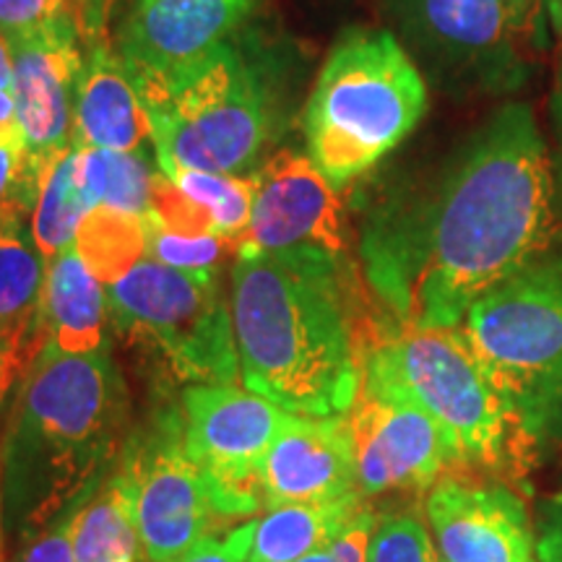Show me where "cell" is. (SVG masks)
Returning a JSON list of instances; mask_svg holds the SVG:
<instances>
[{
	"label": "cell",
	"instance_id": "cell-1",
	"mask_svg": "<svg viewBox=\"0 0 562 562\" xmlns=\"http://www.w3.org/2000/svg\"><path fill=\"white\" fill-rule=\"evenodd\" d=\"M558 235L552 149L531 104L508 102L432 186L370 222L362 258L398 326L459 328L476 300L552 250Z\"/></svg>",
	"mask_w": 562,
	"mask_h": 562
},
{
	"label": "cell",
	"instance_id": "cell-2",
	"mask_svg": "<svg viewBox=\"0 0 562 562\" xmlns=\"http://www.w3.org/2000/svg\"><path fill=\"white\" fill-rule=\"evenodd\" d=\"M229 311L248 391L302 417H339L355 406L362 355L339 256L237 250Z\"/></svg>",
	"mask_w": 562,
	"mask_h": 562
},
{
	"label": "cell",
	"instance_id": "cell-3",
	"mask_svg": "<svg viewBox=\"0 0 562 562\" xmlns=\"http://www.w3.org/2000/svg\"><path fill=\"white\" fill-rule=\"evenodd\" d=\"M123 404L108 347L70 355L42 341L24 370L5 446L11 508L24 529H45L89 495L97 467L115 442Z\"/></svg>",
	"mask_w": 562,
	"mask_h": 562
},
{
	"label": "cell",
	"instance_id": "cell-4",
	"mask_svg": "<svg viewBox=\"0 0 562 562\" xmlns=\"http://www.w3.org/2000/svg\"><path fill=\"white\" fill-rule=\"evenodd\" d=\"M427 102L425 76L396 34L344 32L307 102V157L341 191L417 128Z\"/></svg>",
	"mask_w": 562,
	"mask_h": 562
},
{
	"label": "cell",
	"instance_id": "cell-5",
	"mask_svg": "<svg viewBox=\"0 0 562 562\" xmlns=\"http://www.w3.org/2000/svg\"><path fill=\"white\" fill-rule=\"evenodd\" d=\"M459 331L508 404L526 453L562 440V248L476 300Z\"/></svg>",
	"mask_w": 562,
	"mask_h": 562
},
{
	"label": "cell",
	"instance_id": "cell-6",
	"mask_svg": "<svg viewBox=\"0 0 562 562\" xmlns=\"http://www.w3.org/2000/svg\"><path fill=\"white\" fill-rule=\"evenodd\" d=\"M362 383L419 404L459 467L497 472L526 453L508 404L459 328L398 326L362 355Z\"/></svg>",
	"mask_w": 562,
	"mask_h": 562
},
{
	"label": "cell",
	"instance_id": "cell-7",
	"mask_svg": "<svg viewBox=\"0 0 562 562\" xmlns=\"http://www.w3.org/2000/svg\"><path fill=\"white\" fill-rule=\"evenodd\" d=\"M138 94L149 115L159 170L243 175L269 138L266 91L229 42L175 81Z\"/></svg>",
	"mask_w": 562,
	"mask_h": 562
},
{
	"label": "cell",
	"instance_id": "cell-8",
	"mask_svg": "<svg viewBox=\"0 0 562 562\" xmlns=\"http://www.w3.org/2000/svg\"><path fill=\"white\" fill-rule=\"evenodd\" d=\"M108 302L115 328L159 351L180 381L211 385L240 378L232 311L216 273L178 271L146 256L108 284Z\"/></svg>",
	"mask_w": 562,
	"mask_h": 562
},
{
	"label": "cell",
	"instance_id": "cell-9",
	"mask_svg": "<svg viewBox=\"0 0 562 562\" xmlns=\"http://www.w3.org/2000/svg\"><path fill=\"white\" fill-rule=\"evenodd\" d=\"M393 34L425 81L453 97H505L529 79L503 0H385Z\"/></svg>",
	"mask_w": 562,
	"mask_h": 562
},
{
	"label": "cell",
	"instance_id": "cell-10",
	"mask_svg": "<svg viewBox=\"0 0 562 562\" xmlns=\"http://www.w3.org/2000/svg\"><path fill=\"white\" fill-rule=\"evenodd\" d=\"M292 414L235 383L191 385L182 393V438L220 518L263 508L261 474L273 440Z\"/></svg>",
	"mask_w": 562,
	"mask_h": 562
},
{
	"label": "cell",
	"instance_id": "cell-11",
	"mask_svg": "<svg viewBox=\"0 0 562 562\" xmlns=\"http://www.w3.org/2000/svg\"><path fill=\"white\" fill-rule=\"evenodd\" d=\"M121 476L133 501L140 562H182L220 518L188 459L182 417L175 409L157 414L140 438L131 440Z\"/></svg>",
	"mask_w": 562,
	"mask_h": 562
},
{
	"label": "cell",
	"instance_id": "cell-12",
	"mask_svg": "<svg viewBox=\"0 0 562 562\" xmlns=\"http://www.w3.org/2000/svg\"><path fill=\"white\" fill-rule=\"evenodd\" d=\"M347 422L362 497L432 490L448 469L459 467L438 422L402 393L362 383Z\"/></svg>",
	"mask_w": 562,
	"mask_h": 562
},
{
	"label": "cell",
	"instance_id": "cell-13",
	"mask_svg": "<svg viewBox=\"0 0 562 562\" xmlns=\"http://www.w3.org/2000/svg\"><path fill=\"white\" fill-rule=\"evenodd\" d=\"M256 180L250 227L237 250L323 248L334 256L344 250V206L339 188L315 161L297 151H279L266 161Z\"/></svg>",
	"mask_w": 562,
	"mask_h": 562
},
{
	"label": "cell",
	"instance_id": "cell-14",
	"mask_svg": "<svg viewBox=\"0 0 562 562\" xmlns=\"http://www.w3.org/2000/svg\"><path fill=\"white\" fill-rule=\"evenodd\" d=\"M250 9L252 0H138L123 34V60L138 91L199 66Z\"/></svg>",
	"mask_w": 562,
	"mask_h": 562
},
{
	"label": "cell",
	"instance_id": "cell-15",
	"mask_svg": "<svg viewBox=\"0 0 562 562\" xmlns=\"http://www.w3.org/2000/svg\"><path fill=\"white\" fill-rule=\"evenodd\" d=\"M440 562H537V537L516 492L446 476L425 503Z\"/></svg>",
	"mask_w": 562,
	"mask_h": 562
},
{
	"label": "cell",
	"instance_id": "cell-16",
	"mask_svg": "<svg viewBox=\"0 0 562 562\" xmlns=\"http://www.w3.org/2000/svg\"><path fill=\"white\" fill-rule=\"evenodd\" d=\"M76 24L13 45V102L34 170L76 146V81L83 53Z\"/></svg>",
	"mask_w": 562,
	"mask_h": 562
},
{
	"label": "cell",
	"instance_id": "cell-17",
	"mask_svg": "<svg viewBox=\"0 0 562 562\" xmlns=\"http://www.w3.org/2000/svg\"><path fill=\"white\" fill-rule=\"evenodd\" d=\"M261 495L266 510L281 505L334 503L360 495L355 440H351L347 414L339 417L292 414L263 461Z\"/></svg>",
	"mask_w": 562,
	"mask_h": 562
},
{
	"label": "cell",
	"instance_id": "cell-18",
	"mask_svg": "<svg viewBox=\"0 0 562 562\" xmlns=\"http://www.w3.org/2000/svg\"><path fill=\"white\" fill-rule=\"evenodd\" d=\"M146 138L149 115L128 66L104 42H89L76 81V144L136 151Z\"/></svg>",
	"mask_w": 562,
	"mask_h": 562
},
{
	"label": "cell",
	"instance_id": "cell-19",
	"mask_svg": "<svg viewBox=\"0 0 562 562\" xmlns=\"http://www.w3.org/2000/svg\"><path fill=\"white\" fill-rule=\"evenodd\" d=\"M110 302L102 281L91 273L83 258L70 245L47 261L45 292H42V331L55 347L70 355H91L108 347Z\"/></svg>",
	"mask_w": 562,
	"mask_h": 562
},
{
	"label": "cell",
	"instance_id": "cell-20",
	"mask_svg": "<svg viewBox=\"0 0 562 562\" xmlns=\"http://www.w3.org/2000/svg\"><path fill=\"white\" fill-rule=\"evenodd\" d=\"M24 214L0 209V341L16 347L26 360L42 344V292L47 261L34 245L32 229H24Z\"/></svg>",
	"mask_w": 562,
	"mask_h": 562
},
{
	"label": "cell",
	"instance_id": "cell-21",
	"mask_svg": "<svg viewBox=\"0 0 562 562\" xmlns=\"http://www.w3.org/2000/svg\"><path fill=\"white\" fill-rule=\"evenodd\" d=\"M364 497L351 495L334 503L281 505L256 521L245 562H297L334 539L360 513Z\"/></svg>",
	"mask_w": 562,
	"mask_h": 562
},
{
	"label": "cell",
	"instance_id": "cell-22",
	"mask_svg": "<svg viewBox=\"0 0 562 562\" xmlns=\"http://www.w3.org/2000/svg\"><path fill=\"white\" fill-rule=\"evenodd\" d=\"M91 203L79 180V144L47 161L34 193L30 229L42 258L53 261L76 240Z\"/></svg>",
	"mask_w": 562,
	"mask_h": 562
},
{
	"label": "cell",
	"instance_id": "cell-23",
	"mask_svg": "<svg viewBox=\"0 0 562 562\" xmlns=\"http://www.w3.org/2000/svg\"><path fill=\"white\" fill-rule=\"evenodd\" d=\"M76 562H136L140 539L128 484L121 472L74 513Z\"/></svg>",
	"mask_w": 562,
	"mask_h": 562
},
{
	"label": "cell",
	"instance_id": "cell-24",
	"mask_svg": "<svg viewBox=\"0 0 562 562\" xmlns=\"http://www.w3.org/2000/svg\"><path fill=\"white\" fill-rule=\"evenodd\" d=\"M157 172L149 170L136 151H110L79 146V180L91 209L108 206L133 216L151 209V188Z\"/></svg>",
	"mask_w": 562,
	"mask_h": 562
},
{
	"label": "cell",
	"instance_id": "cell-25",
	"mask_svg": "<svg viewBox=\"0 0 562 562\" xmlns=\"http://www.w3.org/2000/svg\"><path fill=\"white\" fill-rule=\"evenodd\" d=\"M74 245L91 273L104 284H112L144 261L149 237L144 216L97 206L83 216Z\"/></svg>",
	"mask_w": 562,
	"mask_h": 562
},
{
	"label": "cell",
	"instance_id": "cell-26",
	"mask_svg": "<svg viewBox=\"0 0 562 562\" xmlns=\"http://www.w3.org/2000/svg\"><path fill=\"white\" fill-rule=\"evenodd\" d=\"M180 188L188 199L201 203L214 220V235L222 240H240L250 227L252 201H256V180L252 175L203 172L188 167L161 170Z\"/></svg>",
	"mask_w": 562,
	"mask_h": 562
},
{
	"label": "cell",
	"instance_id": "cell-27",
	"mask_svg": "<svg viewBox=\"0 0 562 562\" xmlns=\"http://www.w3.org/2000/svg\"><path fill=\"white\" fill-rule=\"evenodd\" d=\"M368 562H440V558L430 526L414 510H402L378 518L370 537Z\"/></svg>",
	"mask_w": 562,
	"mask_h": 562
},
{
	"label": "cell",
	"instance_id": "cell-28",
	"mask_svg": "<svg viewBox=\"0 0 562 562\" xmlns=\"http://www.w3.org/2000/svg\"><path fill=\"white\" fill-rule=\"evenodd\" d=\"M146 237H149V248L146 256L154 261L170 266V269L188 271V273H216L224 256V240L216 235L188 237L178 232L161 227L151 214L144 216Z\"/></svg>",
	"mask_w": 562,
	"mask_h": 562
},
{
	"label": "cell",
	"instance_id": "cell-29",
	"mask_svg": "<svg viewBox=\"0 0 562 562\" xmlns=\"http://www.w3.org/2000/svg\"><path fill=\"white\" fill-rule=\"evenodd\" d=\"M70 24L79 26L70 0H0V34L11 47Z\"/></svg>",
	"mask_w": 562,
	"mask_h": 562
},
{
	"label": "cell",
	"instance_id": "cell-30",
	"mask_svg": "<svg viewBox=\"0 0 562 562\" xmlns=\"http://www.w3.org/2000/svg\"><path fill=\"white\" fill-rule=\"evenodd\" d=\"M149 214L161 227L178 232V235H214V220H211L209 211L201 203L188 199L165 172H157V178H154Z\"/></svg>",
	"mask_w": 562,
	"mask_h": 562
},
{
	"label": "cell",
	"instance_id": "cell-31",
	"mask_svg": "<svg viewBox=\"0 0 562 562\" xmlns=\"http://www.w3.org/2000/svg\"><path fill=\"white\" fill-rule=\"evenodd\" d=\"M375 513L370 508H362L334 539H328L318 550L307 552L297 562H368V547L372 531H375Z\"/></svg>",
	"mask_w": 562,
	"mask_h": 562
},
{
	"label": "cell",
	"instance_id": "cell-32",
	"mask_svg": "<svg viewBox=\"0 0 562 562\" xmlns=\"http://www.w3.org/2000/svg\"><path fill=\"white\" fill-rule=\"evenodd\" d=\"M81 501L70 503L53 524L40 529L37 537H32L24 544V550L19 552L16 562H76L70 529H74V513L81 505Z\"/></svg>",
	"mask_w": 562,
	"mask_h": 562
},
{
	"label": "cell",
	"instance_id": "cell-33",
	"mask_svg": "<svg viewBox=\"0 0 562 562\" xmlns=\"http://www.w3.org/2000/svg\"><path fill=\"white\" fill-rule=\"evenodd\" d=\"M252 533H256V521L235 526L224 537H211L209 533L182 562H245L250 552Z\"/></svg>",
	"mask_w": 562,
	"mask_h": 562
},
{
	"label": "cell",
	"instance_id": "cell-34",
	"mask_svg": "<svg viewBox=\"0 0 562 562\" xmlns=\"http://www.w3.org/2000/svg\"><path fill=\"white\" fill-rule=\"evenodd\" d=\"M537 562H562V495L542 508L537 533Z\"/></svg>",
	"mask_w": 562,
	"mask_h": 562
},
{
	"label": "cell",
	"instance_id": "cell-35",
	"mask_svg": "<svg viewBox=\"0 0 562 562\" xmlns=\"http://www.w3.org/2000/svg\"><path fill=\"white\" fill-rule=\"evenodd\" d=\"M503 3L521 37L537 32L539 24L552 16V0H503Z\"/></svg>",
	"mask_w": 562,
	"mask_h": 562
},
{
	"label": "cell",
	"instance_id": "cell-36",
	"mask_svg": "<svg viewBox=\"0 0 562 562\" xmlns=\"http://www.w3.org/2000/svg\"><path fill=\"white\" fill-rule=\"evenodd\" d=\"M550 123H552V170H554V188H558V203L562 211V70L558 74L550 97Z\"/></svg>",
	"mask_w": 562,
	"mask_h": 562
},
{
	"label": "cell",
	"instance_id": "cell-37",
	"mask_svg": "<svg viewBox=\"0 0 562 562\" xmlns=\"http://www.w3.org/2000/svg\"><path fill=\"white\" fill-rule=\"evenodd\" d=\"M21 368H30V360H26L24 355L16 347H11V344L0 341V404H3L5 393L11 391V383L13 378H16V372Z\"/></svg>",
	"mask_w": 562,
	"mask_h": 562
},
{
	"label": "cell",
	"instance_id": "cell-38",
	"mask_svg": "<svg viewBox=\"0 0 562 562\" xmlns=\"http://www.w3.org/2000/svg\"><path fill=\"white\" fill-rule=\"evenodd\" d=\"M70 5H74L76 19H79L81 37H87V42H94L89 37H94L97 26H100V0H70Z\"/></svg>",
	"mask_w": 562,
	"mask_h": 562
},
{
	"label": "cell",
	"instance_id": "cell-39",
	"mask_svg": "<svg viewBox=\"0 0 562 562\" xmlns=\"http://www.w3.org/2000/svg\"><path fill=\"white\" fill-rule=\"evenodd\" d=\"M13 89V50L9 40L0 34V91Z\"/></svg>",
	"mask_w": 562,
	"mask_h": 562
},
{
	"label": "cell",
	"instance_id": "cell-40",
	"mask_svg": "<svg viewBox=\"0 0 562 562\" xmlns=\"http://www.w3.org/2000/svg\"><path fill=\"white\" fill-rule=\"evenodd\" d=\"M11 138H24V136H21L19 125H3V123H0V144H5V140H11Z\"/></svg>",
	"mask_w": 562,
	"mask_h": 562
},
{
	"label": "cell",
	"instance_id": "cell-41",
	"mask_svg": "<svg viewBox=\"0 0 562 562\" xmlns=\"http://www.w3.org/2000/svg\"><path fill=\"white\" fill-rule=\"evenodd\" d=\"M552 21L558 26L560 37H562V0H552Z\"/></svg>",
	"mask_w": 562,
	"mask_h": 562
}]
</instances>
